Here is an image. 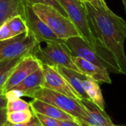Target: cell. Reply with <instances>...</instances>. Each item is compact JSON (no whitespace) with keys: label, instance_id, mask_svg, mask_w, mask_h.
Listing matches in <instances>:
<instances>
[{"label":"cell","instance_id":"1","mask_svg":"<svg viewBox=\"0 0 126 126\" xmlns=\"http://www.w3.org/2000/svg\"><path fill=\"white\" fill-rule=\"evenodd\" d=\"M94 36L101 45L113 57L126 76V21L114 14L109 8H96L83 2Z\"/></svg>","mask_w":126,"mask_h":126},{"label":"cell","instance_id":"2","mask_svg":"<svg viewBox=\"0 0 126 126\" xmlns=\"http://www.w3.org/2000/svg\"><path fill=\"white\" fill-rule=\"evenodd\" d=\"M59 1L65 11L68 17L79 31L81 37L83 38L100 55L116 64L113 57L101 45L94 36L83 2L80 0H59Z\"/></svg>","mask_w":126,"mask_h":126},{"label":"cell","instance_id":"3","mask_svg":"<svg viewBox=\"0 0 126 126\" xmlns=\"http://www.w3.org/2000/svg\"><path fill=\"white\" fill-rule=\"evenodd\" d=\"M32 99H38L50 103L74 116L83 125H92L91 116L79 99L45 88L39 89Z\"/></svg>","mask_w":126,"mask_h":126},{"label":"cell","instance_id":"4","mask_svg":"<svg viewBox=\"0 0 126 126\" xmlns=\"http://www.w3.org/2000/svg\"><path fill=\"white\" fill-rule=\"evenodd\" d=\"M31 6L35 14L59 39L65 40L71 37L81 36L70 19L52 6L43 4H34Z\"/></svg>","mask_w":126,"mask_h":126},{"label":"cell","instance_id":"5","mask_svg":"<svg viewBox=\"0 0 126 126\" xmlns=\"http://www.w3.org/2000/svg\"><path fill=\"white\" fill-rule=\"evenodd\" d=\"M45 46L39 44L33 53L42 65H47L53 67H65L77 71L72 60V53L65 40L45 42Z\"/></svg>","mask_w":126,"mask_h":126},{"label":"cell","instance_id":"6","mask_svg":"<svg viewBox=\"0 0 126 126\" xmlns=\"http://www.w3.org/2000/svg\"><path fill=\"white\" fill-rule=\"evenodd\" d=\"M39 43L31 31L0 41V62L33 54Z\"/></svg>","mask_w":126,"mask_h":126},{"label":"cell","instance_id":"7","mask_svg":"<svg viewBox=\"0 0 126 126\" xmlns=\"http://www.w3.org/2000/svg\"><path fill=\"white\" fill-rule=\"evenodd\" d=\"M65 42L73 56L83 58L98 66L104 68L109 73L122 74L121 70L116 63L100 55L81 36L71 37L65 39Z\"/></svg>","mask_w":126,"mask_h":126},{"label":"cell","instance_id":"8","mask_svg":"<svg viewBox=\"0 0 126 126\" xmlns=\"http://www.w3.org/2000/svg\"><path fill=\"white\" fill-rule=\"evenodd\" d=\"M24 19L28 26V31L32 33L35 39L39 43L47 42L50 41L59 42L63 41L59 39L55 33L41 20V19L35 14L32 6L26 2L25 8Z\"/></svg>","mask_w":126,"mask_h":126},{"label":"cell","instance_id":"9","mask_svg":"<svg viewBox=\"0 0 126 126\" xmlns=\"http://www.w3.org/2000/svg\"><path fill=\"white\" fill-rule=\"evenodd\" d=\"M41 67V62L34 55L30 54L24 56L14 68L5 83L4 91L5 92L9 91Z\"/></svg>","mask_w":126,"mask_h":126},{"label":"cell","instance_id":"10","mask_svg":"<svg viewBox=\"0 0 126 126\" xmlns=\"http://www.w3.org/2000/svg\"><path fill=\"white\" fill-rule=\"evenodd\" d=\"M42 69L44 74L42 88L79 99L74 89L55 67L47 65H42Z\"/></svg>","mask_w":126,"mask_h":126},{"label":"cell","instance_id":"11","mask_svg":"<svg viewBox=\"0 0 126 126\" xmlns=\"http://www.w3.org/2000/svg\"><path fill=\"white\" fill-rule=\"evenodd\" d=\"M72 60L77 71L88 77L97 82H104L110 84L111 79L109 76V72L104 68L98 66L94 63L79 56H72Z\"/></svg>","mask_w":126,"mask_h":126},{"label":"cell","instance_id":"12","mask_svg":"<svg viewBox=\"0 0 126 126\" xmlns=\"http://www.w3.org/2000/svg\"><path fill=\"white\" fill-rule=\"evenodd\" d=\"M29 104L31 109L33 113H40L49 116L50 118L55 119L56 120L77 119L74 116L60 110L56 106L38 99H33V100Z\"/></svg>","mask_w":126,"mask_h":126},{"label":"cell","instance_id":"13","mask_svg":"<svg viewBox=\"0 0 126 126\" xmlns=\"http://www.w3.org/2000/svg\"><path fill=\"white\" fill-rule=\"evenodd\" d=\"M44 74L41 67L11 89H16L21 91L23 96L33 98L34 94L42 88Z\"/></svg>","mask_w":126,"mask_h":126},{"label":"cell","instance_id":"14","mask_svg":"<svg viewBox=\"0 0 126 126\" xmlns=\"http://www.w3.org/2000/svg\"><path fill=\"white\" fill-rule=\"evenodd\" d=\"M57 71L64 77L68 84L74 89L75 93L77 94L79 99H89L88 96L82 88V82L86 77L85 75L80 73L78 71L74 70L72 68H68L65 67H55Z\"/></svg>","mask_w":126,"mask_h":126},{"label":"cell","instance_id":"15","mask_svg":"<svg viewBox=\"0 0 126 126\" xmlns=\"http://www.w3.org/2000/svg\"><path fill=\"white\" fill-rule=\"evenodd\" d=\"M25 0H0V25L12 16L24 17Z\"/></svg>","mask_w":126,"mask_h":126},{"label":"cell","instance_id":"16","mask_svg":"<svg viewBox=\"0 0 126 126\" xmlns=\"http://www.w3.org/2000/svg\"><path fill=\"white\" fill-rule=\"evenodd\" d=\"M81 103L88 111L91 120L92 125L94 126H115L112 122L109 116L105 110L101 109L94 102L88 99H79Z\"/></svg>","mask_w":126,"mask_h":126},{"label":"cell","instance_id":"17","mask_svg":"<svg viewBox=\"0 0 126 126\" xmlns=\"http://www.w3.org/2000/svg\"><path fill=\"white\" fill-rule=\"evenodd\" d=\"M82 85L87 95L88 96L89 99L95 105H96L99 108L105 110L104 99L98 82L93 79L86 77L82 80Z\"/></svg>","mask_w":126,"mask_h":126},{"label":"cell","instance_id":"18","mask_svg":"<svg viewBox=\"0 0 126 126\" xmlns=\"http://www.w3.org/2000/svg\"><path fill=\"white\" fill-rule=\"evenodd\" d=\"M23 57L5 60L0 62V88L4 86L12 71Z\"/></svg>","mask_w":126,"mask_h":126},{"label":"cell","instance_id":"19","mask_svg":"<svg viewBox=\"0 0 126 126\" xmlns=\"http://www.w3.org/2000/svg\"><path fill=\"white\" fill-rule=\"evenodd\" d=\"M5 22L9 27L10 30L11 31L14 36H18L19 34L28 31L26 22L24 18L20 15L12 16L10 19H8Z\"/></svg>","mask_w":126,"mask_h":126},{"label":"cell","instance_id":"20","mask_svg":"<svg viewBox=\"0 0 126 126\" xmlns=\"http://www.w3.org/2000/svg\"><path fill=\"white\" fill-rule=\"evenodd\" d=\"M34 113L31 109L19 111L8 112V122L12 124L28 122L33 118Z\"/></svg>","mask_w":126,"mask_h":126},{"label":"cell","instance_id":"21","mask_svg":"<svg viewBox=\"0 0 126 126\" xmlns=\"http://www.w3.org/2000/svg\"><path fill=\"white\" fill-rule=\"evenodd\" d=\"M6 109L8 112H13V111L29 110L31 109V107H30V104L28 103L26 101L20 98H18V99L8 101Z\"/></svg>","mask_w":126,"mask_h":126},{"label":"cell","instance_id":"22","mask_svg":"<svg viewBox=\"0 0 126 126\" xmlns=\"http://www.w3.org/2000/svg\"><path fill=\"white\" fill-rule=\"evenodd\" d=\"M25 2L31 5H33L34 4H43V5L52 6L53 8L56 9L59 12H60L62 14H63L65 16H68L65 11L60 4L59 0H25Z\"/></svg>","mask_w":126,"mask_h":126},{"label":"cell","instance_id":"23","mask_svg":"<svg viewBox=\"0 0 126 126\" xmlns=\"http://www.w3.org/2000/svg\"><path fill=\"white\" fill-rule=\"evenodd\" d=\"M34 115L36 116L38 119L41 126H58V121L55 119L50 118L49 116L37 113H33Z\"/></svg>","mask_w":126,"mask_h":126},{"label":"cell","instance_id":"24","mask_svg":"<svg viewBox=\"0 0 126 126\" xmlns=\"http://www.w3.org/2000/svg\"><path fill=\"white\" fill-rule=\"evenodd\" d=\"M13 37L14 36L6 22H4L2 25H0V41L9 39Z\"/></svg>","mask_w":126,"mask_h":126},{"label":"cell","instance_id":"25","mask_svg":"<svg viewBox=\"0 0 126 126\" xmlns=\"http://www.w3.org/2000/svg\"><path fill=\"white\" fill-rule=\"evenodd\" d=\"M5 126H41V125H40L38 119L36 118V116L35 115H33V116L31 119V120L29 121L28 122L12 124V123H10V122H7V123L5 125Z\"/></svg>","mask_w":126,"mask_h":126},{"label":"cell","instance_id":"26","mask_svg":"<svg viewBox=\"0 0 126 126\" xmlns=\"http://www.w3.org/2000/svg\"><path fill=\"white\" fill-rule=\"evenodd\" d=\"M58 126H84V125L77 119L59 120Z\"/></svg>","mask_w":126,"mask_h":126},{"label":"cell","instance_id":"27","mask_svg":"<svg viewBox=\"0 0 126 126\" xmlns=\"http://www.w3.org/2000/svg\"><path fill=\"white\" fill-rule=\"evenodd\" d=\"M82 2L89 3L96 8H108V5L105 0H80Z\"/></svg>","mask_w":126,"mask_h":126},{"label":"cell","instance_id":"28","mask_svg":"<svg viewBox=\"0 0 126 126\" xmlns=\"http://www.w3.org/2000/svg\"><path fill=\"white\" fill-rule=\"evenodd\" d=\"M8 103V99L5 95V91L3 89V87L0 88V109L6 108Z\"/></svg>","mask_w":126,"mask_h":126},{"label":"cell","instance_id":"29","mask_svg":"<svg viewBox=\"0 0 126 126\" xmlns=\"http://www.w3.org/2000/svg\"><path fill=\"white\" fill-rule=\"evenodd\" d=\"M8 122V111L6 108L0 109V126H5Z\"/></svg>","mask_w":126,"mask_h":126},{"label":"cell","instance_id":"30","mask_svg":"<svg viewBox=\"0 0 126 126\" xmlns=\"http://www.w3.org/2000/svg\"><path fill=\"white\" fill-rule=\"evenodd\" d=\"M122 2L124 5V7H125V12H126V0H122Z\"/></svg>","mask_w":126,"mask_h":126},{"label":"cell","instance_id":"31","mask_svg":"<svg viewBox=\"0 0 126 126\" xmlns=\"http://www.w3.org/2000/svg\"><path fill=\"white\" fill-rule=\"evenodd\" d=\"M84 126H94V125H84Z\"/></svg>","mask_w":126,"mask_h":126}]
</instances>
